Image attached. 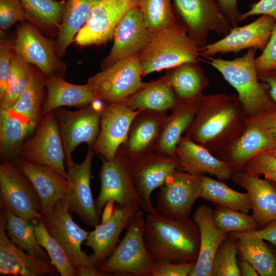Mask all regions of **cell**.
I'll list each match as a JSON object with an SVG mask.
<instances>
[{"mask_svg": "<svg viewBox=\"0 0 276 276\" xmlns=\"http://www.w3.org/2000/svg\"><path fill=\"white\" fill-rule=\"evenodd\" d=\"M1 210L6 218V231L10 241L30 255L50 262L48 253L37 241L34 226L2 206Z\"/></svg>", "mask_w": 276, "mask_h": 276, "instance_id": "cell-38", "label": "cell"}, {"mask_svg": "<svg viewBox=\"0 0 276 276\" xmlns=\"http://www.w3.org/2000/svg\"><path fill=\"white\" fill-rule=\"evenodd\" d=\"M56 42L42 35L34 26L26 20L17 27L14 50L25 61L37 67L45 77H64L66 63L56 51Z\"/></svg>", "mask_w": 276, "mask_h": 276, "instance_id": "cell-13", "label": "cell"}, {"mask_svg": "<svg viewBox=\"0 0 276 276\" xmlns=\"http://www.w3.org/2000/svg\"><path fill=\"white\" fill-rule=\"evenodd\" d=\"M266 152L276 158V147L270 150L266 151Z\"/></svg>", "mask_w": 276, "mask_h": 276, "instance_id": "cell-57", "label": "cell"}, {"mask_svg": "<svg viewBox=\"0 0 276 276\" xmlns=\"http://www.w3.org/2000/svg\"><path fill=\"white\" fill-rule=\"evenodd\" d=\"M228 236L236 239L243 260L250 263L259 275L276 276L275 257L265 240L244 233H229Z\"/></svg>", "mask_w": 276, "mask_h": 276, "instance_id": "cell-36", "label": "cell"}, {"mask_svg": "<svg viewBox=\"0 0 276 276\" xmlns=\"http://www.w3.org/2000/svg\"><path fill=\"white\" fill-rule=\"evenodd\" d=\"M256 52V49H249L243 56L233 60L213 56L200 58V60L219 71L236 90L238 98L248 117L266 111L274 103L268 95L267 86L258 77L255 62Z\"/></svg>", "mask_w": 276, "mask_h": 276, "instance_id": "cell-3", "label": "cell"}, {"mask_svg": "<svg viewBox=\"0 0 276 276\" xmlns=\"http://www.w3.org/2000/svg\"><path fill=\"white\" fill-rule=\"evenodd\" d=\"M139 8L148 29L154 33L169 25L178 24L171 0H138Z\"/></svg>", "mask_w": 276, "mask_h": 276, "instance_id": "cell-42", "label": "cell"}, {"mask_svg": "<svg viewBox=\"0 0 276 276\" xmlns=\"http://www.w3.org/2000/svg\"><path fill=\"white\" fill-rule=\"evenodd\" d=\"M227 238L218 248L213 260V276H240L237 263L238 249L236 240Z\"/></svg>", "mask_w": 276, "mask_h": 276, "instance_id": "cell-44", "label": "cell"}, {"mask_svg": "<svg viewBox=\"0 0 276 276\" xmlns=\"http://www.w3.org/2000/svg\"><path fill=\"white\" fill-rule=\"evenodd\" d=\"M115 202L114 199H110L106 203L101 215L100 223L104 224L110 219L114 212Z\"/></svg>", "mask_w": 276, "mask_h": 276, "instance_id": "cell-55", "label": "cell"}, {"mask_svg": "<svg viewBox=\"0 0 276 276\" xmlns=\"http://www.w3.org/2000/svg\"><path fill=\"white\" fill-rule=\"evenodd\" d=\"M215 226L223 232L247 233L258 229L251 215L218 205L213 211Z\"/></svg>", "mask_w": 276, "mask_h": 276, "instance_id": "cell-43", "label": "cell"}, {"mask_svg": "<svg viewBox=\"0 0 276 276\" xmlns=\"http://www.w3.org/2000/svg\"><path fill=\"white\" fill-rule=\"evenodd\" d=\"M276 147V140L261 114L248 117L240 136L228 148L219 152L222 160L228 163L234 172L241 170L252 157Z\"/></svg>", "mask_w": 276, "mask_h": 276, "instance_id": "cell-18", "label": "cell"}, {"mask_svg": "<svg viewBox=\"0 0 276 276\" xmlns=\"http://www.w3.org/2000/svg\"><path fill=\"white\" fill-rule=\"evenodd\" d=\"M34 226L38 243L46 249L51 263L56 267L59 273L61 276H78L63 248L49 234L41 217Z\"/></svg>", "mask_w": 276, "mask_h": 276, "instance_id": "cell-41", "label": "cell"}, {"mask_svg": "<svg viewBox=\"0 0 276 276\" xmlns=\"http://www.w3.org/2000/svg\"><path fill=\"white\" fill-rule=\"evenodd\" d=\"M239 269L242 276H259L255 267L248 261L243 260L240 262Z\"/></svg>", "mask_w": 276, "mask_h": 276, "instance_id": "cell-56", "label": "cell"}, {"mask_svg": "<svg viewBox=\"0 0 276 276\" xmlns=\"http://www.w3.org/2000/svg\"><path fill=\"white\" fill-rule=\"evenodd\" d=\"M125 102L133 110L156 112H168L178 103L166 74L156 80L143 82Z\"/></svg>", "mask_w": 276, "mask_h": 276, "instance_id": "cell-32", "label": "cell"}, {"mask_svg": "<svg viewBox=\"0 0 276 276\" xmlns=\"http://www.w3.org/2000/svg\"><path fill=\"white\" fill-rule=\"evenodd\" d=\"M213 211L209 206L202 204L194 212L193 220L200 232V248L190 276H213L212 266L215 255L221 244L228 237V234L215 226Z\"/></svg>", "mask_w": 276, "mask_h": 276, "instance_id": "cell-28", "label": "cell"}, {"mask_svg": "<svg viewBox=\"0 0 276 276\" xmlns=\"http://www.w3.org/2000/svg\"><path fill=\"white\" fill-rule=\"evenodd\" d=\"M20 1L25 10L27 21L45 36L57 37L66 1Z\"/></svg>", "mask_w": 276, "mask_h": 276, "instance_id": "cell-35", "label": "cell"}, {"mask_svg": "<svg viewBox=\"0 0 276 276\" xmlns=\"http://www.w3.org/2000/svg\"><path fill=\"white\" fill-rule=\"evenodd\" d=\"M244 233L259 237L270 242L273 245H276V221L269 223L261 229Z\"/></svg>", "mask_w": 276, "mask_h": 276, "instance_id": "cell-53", "label": "cell"}, {"mask_svg": "<svg viewBox=\"0 0 276 276\" xmlns=\"http://www.w3.org/2000/svg\"><path fill=\"white\" fill-rule=\"evenodd\" d=\"M45 88V76L37 67L31 64L27 86L11 108L38 125L42 118Z\"/></svg>", "mask_w": 276, "mask_h": 276, "instance_id": "cell-37", "label": "cell"}, {"mask_svg": "<svg viewBox=\"0 0 276 276\" xmlns=\"http://www.w3.org/2000/svg\"><path fill=\"white\" fill-rule=\"evenodd\" d=\"M31 64L14 50L7 87L0 99V108H11L25 90L29 79Z\"/></svg>", "mask_w": 276, "mask_h": 276, "instance_id": "cell-40", "label": "cell"}, {"mask_svg": "<svg viewBox=\"0 0 276 276\" xmlns=\"http://www.w3.org/2000/svg\"><path fill=\"white\" fill-rule=\"evenodd\" d=\"M200 47L180 24L169 25L152 33L140 53L142 77L170 69L186 62L198 63Z\"/></svg>", "mask_w": 276, "mask_h": 276, "instance_id": "cell-4", "label": "cell"}, {"mask_svg": "<svg viewBox=\"0 0 276 276\" xmlns=\"http://www.w3.org/2000/svg\"><path fill=\"white\" fill-rule=\"evenodd\" d=\"M14 53V40L0 31V99L5 92Z\"/></svg>", "mask_w": 276, "mask_h": 276, "instance_id": "cell-46", "label": "cell"}, {"mask_svg": "<svg viewBox=\"0 0 276 276\" xmlns=\"http://www.w3.org/2000/svg\"><path fill=\"white\" fill-rule=\"evenodd\" d=\"M0 273L21 276L57 275L50 261L34 257L13 244L6 231V218L0 213Z\"/></svg>", "mask_w": 276, "mask_h": 276, "instance_id": "cell-22", "label": "cell"}, {"mask_svg": "<svg viewBox=\"0 0 276 276\" xmlns=\"http://www.w3.org/2000/svg\"><path fill=\"white\" fill-rule=\"evenodd\" d=\"M223 12L233 27L237 26L241 15L237 6V0H216Z\"/></svg>", "mask_w": 276, "mask_h": 276, "instance_id": "cell-51", "label": "cell"}, {"mask_svg": "<svg viewBox=\"0 0 276 276\" xmlns=\"http://www.w3.org/2000/svg\"><path fill=\"white\" fill-rule=\"evenodd\" d=\"M167 112L141 110L133 119L125 143L121 146L131 162L153 152Z\"/></svg>", "mask_w": 276, "mask_h": 276, "instance_id": "cell-25", "label": "cell"}, {"mask_svg": "<svg viewBox=\"0 0 276 276\" xmlns=\"http://www.w3.org/2000/svg\"><path fill=\"white\" fill-rule=\"evenodd\" d=\"M260 114L276 140V103H274L270 108Z\"/></svg>", "mask_w": 276, "mask_h": 276, "instance_id": "cell-54", "label": "cell"}, {"mask_svg": "<svg viewBox=\"0 0 276 276\" xmlns=\"http://www.w3.org/2000/svg\"><path fill=\"white\" fill-rule=\"evenodd\" d=\"M198 101L178 102L171 110L164 122L153 152L177 157L175 147L195 118Z\"/></svg>", "mask_w": 276, "mask_h": 276, "instance_id": "cell-31", "label": "cell"}, {"mask_svg": "<svg viewBox=\"0 0 276 276\" xmlns=\"http://www.w3.org/2000/svg\"><path fill=\"white\" fill-rule=\"evenodd\" d=\"M255 62L257 73L276 69V22L268 42Z\"/></svg>", "mask_w": 276, "mask_h": 276, "instance_id": "cell-48", "label": "cell"}, {"mask_svg": "<svg viewBox=\"0 0 276 276\" xmlns=\"http://www.w3.org/2000/svg\"><path fill=\"white\" fill-rule=\"evenodd\" d=\"M196 262L173 263L166 261H155L152 276H187L193 269Z\"/></svg>", "mask_w": 276, "mask_h": 276, "instance_id": "cell-49", "label": "cell"}, {"mask_svg": "<svg viewBox=\"0 0 276 276\" xmlns=\"http://www.w3.org/2000/svg\"><path fill=\"white\" fill-rule=\"evenodd\" d=\"M175 151L180 170L197 175L209 174L221 180L229 179L234 173L228 163L185 136L181 137Z\"/></svg>", "mask_w": 276, "mask_h": 276, "instance_id": "cell-24", "label": "cell"}, {"mask_svg": "<svg viewBox=\"0 0 276 276\" xmlns=\"http://www.w3.org/2000/svg\"><path fill=\"white\" fill-rule=\"evenodd\" d=\"M248 118L237 95H203L184 136L217 154L240 136Z\"/></svg>", "mask_w": 276, "mask_h": 276, "instance_id": "cell-1", "label": "cell"}, {"mask_svg": "<svg viewBox=\"0 0 276 276\" xmlns=\"http://www.w3.org/2000/svg\"><path fill=\"white\" fill-rule=\"evenodd\" d=\"M141 208L136 204L115 205L110 219L104 224L95 226L89 232L84 244L94 251L91 255L97 267L113 252L119 242L121 233L127 227Z\"/></svg>", "mask_w": 276, "mask_h": 276, "instance_id": "cell-23", "label": "cell"}, {"mask_svg": "<svg viewBox=\"0 0 276 276\" xmlns=\"http://www.w3.org/2000/svg\"><path fill=\"white\" fill-rule=\"evenodd\" d=\"M14 163L35 188L41 200V213L50 210L56 202L68 195L70 190L68 180L55 170L20 157Z\"/></svg>", "mask_w": 276, "mask_h": 276, "instance_id": "cell-27", "label": "cell"}, {"mask_svg": "<svg viewBox=\"0 0 276 276\" xmlns=\"http://www.w3.org/2000/svg\"><path fill=\"white\" fill-rule=\"evenodd\" d=\"M144 238L155 261L196 262L200 248V232L190 217L173 218L158 211L146 213Z\"/></svg>", "mask_w": 276, "mask_h": 276, "instance_id": "cell-2", "label": "cell"}, {"mask_svg": "<svg viewBox=\"0 0 276 276\" xmlns=\"http://www.w3.org/2000/svg\"><path fill=\"white\" fill-rule=\"evenodd\" d=\"M200 197L224 207L247 213L251 203L247 193L234 190L224 183L201 175Z\"/></svg>", "mask_w": 276, "mask_h": 276, "instance_id": "cell-39", "label": "cell"}, {"mask_svg": "<svg viewBox=\"0 0 276 276\" xmlns=\"http://www.w3.org/2000/svg\"><path fill=\"white\" fill-rule=\"evenodd\" d=\"M140 54L117 61L87 79L97 99L106 104L125 102L141 86Z\"/></svg>", "mask_w": 276, "mask_h": 276, "instance_id": "cell-8", "label": "cell"}, {"mask_svg": "<svg viewBox=\"0 0 276 276\" xmlns=\"http://www.w3.org/2000/svg\"><path fill=\"white\" fill-rule=\"evenodd\" d=\"M275 24L272 17L262 15L246 25L233 27L222 39L200 47L201 57L213 56L218 53H238L242 50L252 48L262 52L269 41Z\"/></svg>", "mask_w": 276, "mask_h": 276, "instance_id": "cell-17", "label": "cell"}, {"mask_svg": "<svg viewBox=\"0 0 276 276\" xmlns=\"http://www.w3.org/2000/svg\"><path fill=\"white\" fill-rule=\"evenodd\" d=\"M145 211L141 209L111 254L98 267L104 275L152 276L155 261L144 241Z\"/></svg>", "mask_w": 276, "mask_h": 276, "instance_id": "cell-6", "label": "cell"}, {"mask_svg": "<svg viewBox=\"0 0 276 276\" xmlns=\"http://www.w3.org/2000/svg\"><path fill=\"white\" fill-rule=\"evenodd\" d=\"M94 152L88 146L83 162L74 163L68 167L70 190L68 194V206L71 212L76 214L81 220L90 227L101 222L97 213L90 186L91 164Z\"/></svg>", "mask_w": 276, "mask_h": 276, "instance_id": "cell-20", "label": "cell"}, {"mask_svg": "<svg viewBox=\"0 0 276 276\" xmlns=\"http://www.w3.org/2000/svg\"><path fill=\"white\" fill-rule=\"evenodd\" d=\"M258 77L261 82L267 86L269 97L276 103V69L258 73Z\"/></svg>", "mask_w": 276, "mask_h": 276, "instance_id": "cell-52", "label": "cell"}, {"mask_svg": "<svg viewBox=\"0 0 276 276\" xmlns=\"http://www.w3.org/2000/svg\"><path fill=\"white\" fill-rule=\"evenodd\" d=\"M131 163L134 181L144 201L145 213L156 211L152 204L151 194L154 190L162 187L168 176L178 169L177 157L152 152Z\"/></svg>", "mask_w": 276, "mask_h": 276, "instance_id": "cell-21", "label": "cell"}, {"mask_svg": "<svg viewBox=\"0 0 276 276\" xmlns=\"http://www.w3.org/2000/svg\"><path fill=\"white\" fill-rule=\"evenodd\" d=\"M138 0H101L91 10L86 22L76 36L80 46L100 45L113 38L119 23Z\"/></svg>", "mask_w": 276, "mask_h": 276, "instance_id": "cell-14", "label": "cell"}, {"mask_svg": "<svg viewBox=\"0 0 276 276\" xmlns=\"http://www.w3.org/2000/svg\"><path fill=\"white\" fill-rule=\"evenodd\" d=\"M152 34L145 24L139 8L129 10L116 29L113 45L101 63V69L140 54L148 43Z\"/></svg>", "mask_w": 276, "mask_h": 276, "instance_id": "cell-19", "label": "cell"}, {"mask_svg": "<svg viewBox=\"0 0 276 276\" xmlns=\"http://www.w3.org/2000/svg\"><path fill=\"white\" fill-rule=\"evenodd\" d=\"M12 108H0V155L2 161L14 163L21 146L37 126Z\"/></svg>", "mask_w": 276, "mask_h": 276, "instance_id": "cell-30", "label": "cell"}, {"mask_svg": "<svg viewBox=\"0 0 276 276\" xmlns=\"http://www.w3.org/2000/svg\"><path fill=\"white\" fill-rule=\"evenodd\" d=\"M141 110H133L123 102L104 103L101 115L100 129L93 145L95 154L112 161L127 138L131 124Z\"/></svg>", "mask_w": 276, "mask_h": 276, "instance_id": "cell-16", "label": "cell"}, {"mask_svg": "<svg viewBox=\"0 0 276 276\" xmlns=\"http://www.w3.org/2000/svg\"><path fill=\"white\" fill-rule=\"evenodd\" d=\"M46 98L42 117L61 106L84 107L98 100L91 86L87 83L77 85L69 83L62 76L45 77Z\"/></svg>", "mask_w": 276, "mask_h": 276, "instance_id": "cell-29", "label": "cell"}, {"mask_svg": "<svg viewBox=\"0 0 276 276\" xmlns=\"http://www.w3.org/2000/svg\"><path fill=\"white\" fill-rule=\"evenodd\" d=\"M101 0H66L56 42V51L62 58L86 21L91 9Z\"/></svg>", "mask_w": 276, "mask_h": 276, "instance_id": "cell-34", "label": "cell"}, {"mask_svg": "<svg viewBox=\"0 0 276 276\" xmlns=\"http://www.w3.org/2000/svg\"><path fill=\"white\" fill-rule=\"evenodd\" d=\"M201 176L176 170L160 187L156 211L173 218L189 217L194 203L201 196Z\"/></svg>", "mask_w": 276, "mask_h": 276, "instance_id": "cell-15", "label": "cell"}, {"mask_svg": "<svg viewBox=\"0 0 276 276\" xmlns=\"http://www.w3.org/2000/svg\"><path fill=\"white\" fill-rule=\"evenodd\" d=\"M26 20L20 0H0V31H6L17 22Z\"/></svg>", "mask_w": 276, "mask_h": 276, "instance_id": "cell-47", "label": "cell"}, {"mask_svg": "<svg viewBox=\"0 0 276 276\" xmlns=\"http://www.w3.org/2000/svg\"><path fill=\"white\" fill-rule=\"evenodd\" d=\"M180 23L200 47L207 44L210 32L225 36L233 28L216 0H173Z\"/></svg>", "mask_w": 276, "mask_h": 276, "instance_id": "cell-11", "label": "cell"}, {"mask_svg": "<svg viewBox=\"0 0 276 276\" xmlns=\"http://www.w3.org/2000/svg\"><path fill=\"white\" fill-rule=\"evenodd\" d=\"M68 195L41 213V219L49 233L60 244L75 269L78 276H103L91 255L81 249L89 232L73 219L68 206Z\"/></svg>", "mask_w": 276, "mask_h": 276, "instance_id": "cell-5", "label": "cell"}, {"mask_svg": "<svg viewBox=\"0 0 276 276\" xmlns=\"http://www.w3.org/2000/svg\"><path fill=\"white\" fill-rule=\"evenodd\" d=\"M19 157L49 167L68 180L64 165L65 157L63 144L53 111L42 117L34 134L24 143Z\"/></svg>", "mask_w": 276, "mask_h": 276, "instance_id": "cell-12", "label": "cell"}, {"mask_svg": "<svg viewBox=\"0 0 276 276\" xmlns=\"http://www.w3.org/2000/svg\"><path fill=\"white\" fill-rule=\"evenodd\" d=\"M232 177L236 183L247 191L251 203V216L258 229L276 221L275 183L242 170L234 172Z\"/></svg>", "mask_w": 276, "mask_h": 276, "instance_id": "cell-26", "label": "cell"}, {"mask_svg": "<svg viewBox=\"0 0 276 276\" xmlns=\"http://www.w3.org/2000/svg\"><path fill=\"white\" fill-rule=\"evenodd\" d=\"M1 206L34 225L41 216L42 204L33 185L11 162L0 165Z\"/></svg>", "mask_w": 276, "mask_h": 276, "instance_id": "cell-9", "label": "cell"}, {"mask_svg": "<svg viewBox=\"0 0 276 276\" xmlns=\"http://www.w3.org/2000/svg\"><path fill=\"white\" fill-rule=\"evenodd\" d=\"M242 170L251 175H263L265 178L276 183V158L266 152H262L252 157Z\"/></svg>", "mask_w": 276, "mask_h": 276, "instance_id": "cell-45", "label": "cell"}, {"mask_svg": "<svg viewBox=\"0 0 276 276\" xmlns=\"http://www.w3.org/2000/svg\"><path fill=\"white\" fill-rule=\"evenodd\" d=\"M100 171V190L95 200L98 214L101 217L103 209L110 199L124 206L138 205L145 212V206L135 186L131 169V163L120 147L114 158L107 161L102 158Z\"/></svg>", "mask_w": 276, "mask_h": 276, "instance_id": "cell-7", "label": "cell"}, {"mask_svg": "<svg viewBox=\"0 0 276 276\" xmlns=\"http://www.w3.org/2000/svg\"><path fill=\"white\" fill-rule=\"evenodd\" d=\"M275 257V261H276V248H272L271 249Z\"/></svg>", "mask_w": 276, "mask_h": 276, "instance_id": "cell-58", "label": "cell"}, {"mask_svg": "<svg viewBox=\"0 0 276 276\" xmlns=\"http://www.w3.org/2000/svg\"><path fill=\"white\" fill-rule=\"evenodd\" d=\"M104 103L97 100L76 111L57 108L53 110L63 144L67 168L75 162L72 153L80 144L92 146L100 129L101 115Z\"/></svg>", "mask_w": 276, "mask_h": 276, "instance_id": "cell-10", "label": "cell"}, {"mask_svg": "<svg viewBox=\"0 0 276 276\" xmlns=\"http://www.w3.org/2000/svg\"><path fill=\"white\" fill-rule=\"evenodd\" d=\"M166 73L178 102L198 101L209 83L204 69L198 63L186 62Z\"/></svg>", "mask_w": 276, "mask_h": 276, "instance_id": "cell-33", "label": "cell"}, {"mask_svg": "<svg viewBox=\"0 0 276 276\" xmlns=\"http://www.w3.org/2000/svg\"><path fill=\"white\" fill-rule=\"evenodd\" d=\"M267 15L272 17L276 22V0H260L250 5V9L241 14L239 21L256 15Z\"/></svg>", "mask_w": 276, "mask_h": 276, "instance_id": "cell-50", "label": "cell"}]
</instances>
